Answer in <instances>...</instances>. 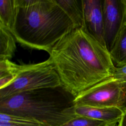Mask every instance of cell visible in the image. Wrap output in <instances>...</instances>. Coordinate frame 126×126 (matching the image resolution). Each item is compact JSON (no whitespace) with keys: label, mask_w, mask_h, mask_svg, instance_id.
I'll use <instances>...</instances> for the list:
<instances>
[{"label":"cell","mask_w":126,"mask_h":126,"mask_svg":"<svg viewBox=\"0 0 126 126\" xmlns=\"http://www.w3.org/2000/svg\"><path fill=\"white\" fill-rule=\"evenodd\" d=\"M62 86L75 97L112 76L115 66L109 52L87 30L75 29L49 53Z\"/></svg>","instance_id":"1"},{"label":"cell","mask_w":126,"mask_h":126,"mask_svg":"<svg viewBox=\"0 0 126 126\" xmlns=\"http://www.w3.org/2000/svg\"><path fill=\"white\" fill-rule=\"evenodd\" d=\"M12 34L16 41L29 48L49 54L74 25L56 0H17Z\"/></svg>","instance_id":"2"},{"label":"cell","mask_w":126,"mask_h":126,"mask_svg":"<svg viewBox=\"0 0 126 126\" xmlns=\"http://www.w3.org/2000/svg\"><path fill=\"white\" fill-rule=\"evenodd\" d=\"M74 99L63 86L26 91L0 99V113L62 126L77 116Z\"/></svg>","instance_id":"3"},{"label":"cell","mask_w":126,"mask_h":126,"mask_svg":"<svg viewBox=\"0 0 126 126\" xmlns=\"http://www.w3.org/2000/svg\"><path fill=\"white\" fill-rule=\"evenodd\" d=\"M62 86L54 64L49 59L41 63L18 65L15 79L0 89V99L19 93Z\"/></svg>","instance_id":"4"},{"label":"cell","mask_w":126,"mask_h":126,"mask_svg":"<svg viewBox=\"0 0 126 126\" xmlns=\"http://www.w3.org/2000/svg\"><path fill=\"white\" fill-rule=\"evenodd\" d=\"M123 97L122 83L111 76L82 92L75 97V106L119 107Z\"/></svg>","instance_id":"5"},{"label":"cell","mask_w":126,"mask_h":126,"mask_svg":"<svg viewBox=\"0 0 126 126\" xmlns=\"http://www.w3.org/2000/svg\"><path fill=\"white\" fill-rule=\"evenodd\" d=\"M102 8L105 43L110 52L126 22V0H104Z\"/></svg>","instance_id":"6"},{"label":"cell","mask_w":126,"mask_h":126,"mask_svg":"<svg viewBox=\"0 0 126 126\" xmlns=\"http://www.w3.org/2000/svg\"><path fill=\"white\" fill-rule=\"evenodd\" d=\"M85 28L106 48L104 35L102 0H83Z\"/></svg>","instance_id":"7"},{"label":"cell","mask_w":126,"mask_h":126,"mask_svg":"<svg viewBox=\"0 0 126 126\" xmlns=\"http://www.w3.org/2000/svg\"><path fill=\"white\" fill-rule=\"evenodd\" d=\"M76 115L85 116L109 124L119 123L124 111L117 107H98L85 105L75 106Z\"/></svg>","instance_id":"8"},{"label":"cell","mask_w":126,"mask_h":126,"mask_svg":"<svg viewBox=\"0 0 126 126\" xmlns=\"http://www.w3.org/2000/svg\"><path fill=\"white\" fill-rule=\"evenodd\" d=\"M72 21L75 29L85 28L83 0H56Z\"/></svg>","instance_id":"9"},{"label":"cell","mask_w":126,"mask_h":126,"mask_svg":"<svg viewBox=\"0 0 126 126\" xmlns=\"http://www.w3.org/2000/svg\"><path fill=\"white\" fill-rule=\"evenodd\" d=\"M109 53L115 67L126 65V22L122 27Z\"/></svg>","instance_id":"10"},{"label":"cell","mask_w":126,"mask_h":126,"mask_svg":"<svg viewBox=\"0 0 126 126\" xmlns=\"http://www.w3.org/2000/svg\"><path fill=\"white\" fill-rule=\"evenodd\" d=\"M16 41L12 33L0 24V61L12 58L16 49Z\"/></svg>","instance_id":"11"},{"label":"cell","mask_w":126,"mask_h":126,"mask_svg":"<svg viewBox=\"0 0 126 126\" xmlns=\"http://www.w3.org/2000/svg\"><path fill=\"white\" fill-rule=\"evenodd\" d=\"M17 5V0H0V24L11 33L16 17Z\"/></svg>","instance_id":"12"},{"label":"cell","mask_w":126,"mask_h":126,"mask_svg":"<svg viewBox=\"0 0 126 126\" xmlns=\"http://www.w3.org/2000/svg\"><path fill=\"white\" fill-rule=\"evenodd\" d=\"M18 64L9 60L0 61V89L9 85L16 78Z\"/></svg>","instance_id":"13"},{"label":"cell","mask_w":126,"mask_h":126,"mask_svg":"<svg viewBox=\"0 0 126 126\" xmlns=\"http://www.w3.org/2000/svg\"><path fill=\"white\" fill-rule=\"evenodd\" d=\"M0 126H48L37 121L0 113Z\"/></svg>","instance_id":"14"},{"label":"cell","mask_w":126,"mask_h":126,"mask_svg":"<svg viewBox=\"0 0 126 126\" xmlns=\"http://www.w3.org/2000/svg\"><path fill=\"white\" fill-rule=\"evenodd\" d=\"M109 123L85 116L77 115L62 126H104Z\"/></svg>","instance_id":"15"},{"label":"cell","mask_w":126,"mask_h":126,"mask_svg":"<svg viewBox=\"0 0 126 126\" xmlns=\"http://www.w3.org/2000/svg\"><path fill=\"white\" fill-rule=\"evenodd\" d=\"M111 77L119 83H126V65L121 67H115Z\"/></svg>","instance_id":"16"},{"label":"cell","mask_w":126,"mask_h":126,"mask_svg":"<svg viewBox=\"0 0 126 126\" xmlns=\"http://www.w3.org/2000/svg\"><path fill=\"white\" fill-rule=\"evenodd\" d=\"M123 97L121 103L119 107L124 112L126 111V83H122Z\"/></svg>","instance_id":"17"},{"label":"cell","mask_w":126,"mask_h":126,"mask_svg":"<svg viewBox=\"0 0 126 126\" xmlns=\"http://www.w3.org/2000/svg\"><path fill=\"white\" fill-rule=\"evenodd\" d=\"M118 126H126V111L124 112V114L118 123Z\"/></svg>","instance_id":"18"},{"label":"cell","mask_w":126,"mask_h":126,"mask_svg":"<svg viewBox=\"0 0 126 126\" xmlns=\"http://www.w3.org/2000/svg\"><path fill=\"white\" fill-rule=\"evenodd\" d=\"M104 126H118V123H114L109 124Z\"/></svg>","instance_id":"19"}]
</instances>
